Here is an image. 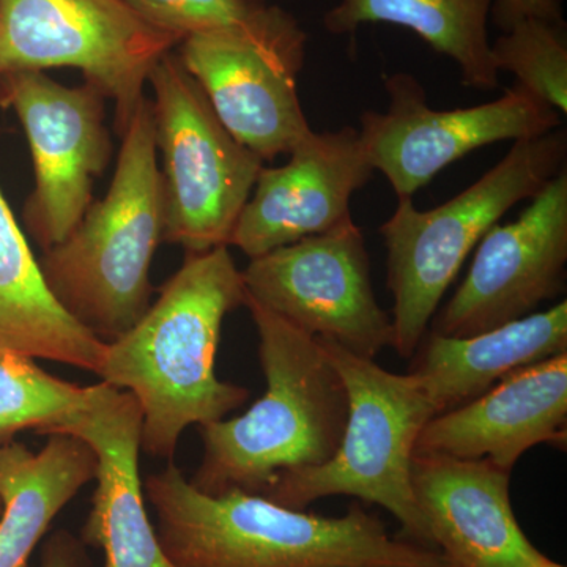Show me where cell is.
I'll use <instances>...</instances> for the list:
<instances>
[{
    "label": "cell",
    "mask_w": 567,
    "mask_h": 567,
    "mask_svg": "<svg viewBox=\"0 0 567 567\" xmlns=\"http://www.w3.org/2000/svg\"><path fill=\"white\" fill-rule=\"evenodd\" d=\"M417 350L410 374L442 415L480 398L518 369L567 352V303L563 300L547 311L468 338L431 331Z\"/></svg>",
    "instance_id": "cell-18"
},
{
    "label": "cell",
    "mask_w": 567,
    "mask_h": 567,
    "mask_svg": "<svg viewBox=\"0 0 567 567\" xmlns=\"http://www.w3.org/2000/svg\"><path fill=\"white\" fill-rule=\"evenodd\" d=\"M259 334L267 390L233 420L200 425L203 462L189 483L205 495L267 494L279 476L312 468L338 451L349 394L322 342L245 295Z\"/></svg>",
    "instance_id": "cell-3"
},
{
    "label": "cell",
    "mask_w": 567,
    "mask_h": 567,
    "mask_svg": "<svg viewBox=\"0 0 567 567\" xmlns=\"http://www.w3.org/2000/svg\"><path fill=\"white\" fill-rule=\"evenodd\" d=\"M537 567H566V566L559 565V563L554 561V559L546 557L543 559V561H540V565Z\"/></svg>",
    "instance_id": "cell-27"
},
{
    "label": "cell",
    "mask_w": 567,
    "mask_h": 567,
    "mask_svg": "<svg viewBox=\"0 0 567 567\" xmlns=\"http://www.w3.org/2000/svg\"><path fill=\"white\" fill-rule=\"evenodd\" d=\"M7 93L0 80V110ZM106 342L59 305L0 189V352L58 361L99 374Z\"/></svg>",
    "instance_id": "cell-19"
},
{
    "label": "cell",
    "mask_w": 567,
    "mask_h": 567,
    "mask_svg": "<svg viewBox=\"0 0 567 567\" xmlns=\"http://www.w3.org/2000/svg\"><path fill=\"white\" fill-rule=\"evenodd\" d=\"M306 43L292 13L260 3L244 20L186 37L177 55L235 140L274 162L312 132L298 96Z\"/></svg>",
    "instance_id": "cell-8"
},
{
    "label": "cell",
    "mask_w": 567,
    "mask_h": 567,
    "mask_svg": "<svg viewBox=\"0 0 567 567\" xmlns=\"http://www.w3.org/2000/svg\"><path fill=\"white\" fill-rule=\"evenodd\" d=\"M65 434L95 453L96 488L82 527L85 546L102 548L104 567H177L164 555L142 495V410L130 391L92 385L87 402L43 435Z\"/></svg>",
    "instance_id": "cell-15"
},
{
    "label": "cell",
    "mask_w": 567,
    "mask_h": 567,
    "mask_svg": "<svg viewBox=\"0 0 567 567\" xmlns=\"http://www.w3.org/2000/svg\"><path fill=\"white\" fill-rule=\"evenodd\" d=\"M246 297L298 330L374 360L393 347V320L377 301L363 230L352 218L249 259Z\"/></svg>",
    "instance_id": "cell-10"
},
{
    "label": "cell",
    "mask_w": 567,
    "mask_h": 567,
    "mask_svg": "<svg viewBox=\"0 0 567 567\" xmlns=\"http://www.w3.org/2000/svg\"><path fill=\"white\" fill-rule=\"evenodd\" d=\"M511 472L492 462L415 454L412 487L445 567H537L540 554L518 525Z\"/></svg>",
    "instance_id": "cell-16"
},
{
    "label": "cell",
    "mask_w": 567,
    "mask_h": 567,
    "mask_svg": "<svg viewBox=\"0 0 567 567\" xmlns=\"http://www.w3.org/2000/svg\"><path fill=\"white\" fill-rule=\"evenodd\" d=\"M92 386H78L48 374L28 354L0 352V443L33 429L37 434L87 402Z\"/></svg>",
    "instance_id": "cell-22"
},
{
    "label": "cell",
    "mask_w": 567,
    "mask_h": 567,
    "mask_svg": "<svg viewBox=\"0 0 567 567\" xmlns=\"http://www.w3.org/2000/svg\"><path fill=\"white\" fill-rule=\"evenodd\" d=\"M566 155V132L557 128L514 142L480 181L432 210H417L412 197H399L380 226L399 357H415L468 254L514 205L535 197L565 167Z\"/></svg>",
    "instance_id": "cell-5"
},
{
    "label": "cell",
    "mask_w": 567,
    "mask_h": 567,
    "mask_svg": "<svg viewBox=\"0 0 567 567\" xmlns=\"http://www.w3.org/2000/svg\"><path fill=\"white\" fill-rule=\"evenodd\" d=\"M385 89L386 112L365 111L358 134L372 169L385 175L398 197H412L484 145L532 140L561 125L558 111L518 84L495 102L447 111L429 106L413 74L386 76Z\"/></svg>",
    "instance_id": "cell-11"
},
{
    "label": "cell",
    "mask_w": 567,
    "mask_h": 567,
    "mask_svg": "<svg viewBox=\"0 0 567 567\" xmlns=\"http://www.w3.org/2000/svg\"><path fill=\"white\" fill-rule=\"evenodd\" d=\"M39 567H92V561L81 537L58 529L43 544Z\"/></svg>",
    "instance_id": "cell-26"
},
{
    "label": "cell",
    "mask_w": 567,
    "mask_h": 567,
    "mask_svg": "<svg viewBox=\"0 0 567 567\" xmlns=\"http://www.w3.org/2000/svg\"><path fill=\"white\" fill-rule=\"evenodd\" d=\"M566 264L565 166L516 221L495 224L481 238L464 282L432 317V333L468 338L533 315L565 290Z\"/></svg>",
    "instance_id": "cell-13"
},
{
    "label": "cell",
    "mask_w": 567,
    "mask_h": 567,
    "mask_svg": "<svg viewBox=\"0 0 567 567\" xmlns=\"http://www.w3.org/2000/svg\"><path fill=\"white\" fill-rule=\"evenodd\" d=\"M320 342L349 394L341 445L324 464L279 476L264 498L305 511L327 496H354L386 509L406 540L435 548L412 487L417 436L436 416L431 399L410 372L393 374L371 358Z\"/></svg>",
    "instance_id": "cell-6"
},
{
    "label": "cell",
    "mask_w": 567,
    "mask_h": 567,
    "mask_svg": "<svg viewBox=\"0 0 567 567\" xmlns=\"http://www.w3.org/2000/svg\"><path fill=\"white\" fill-rule=\"evenodd\" d=\"M245 295L229 246L186 254L145 315L104 346L96 375L140 402L148 456L173 461L186 427L224 420L248 401L246 388L215 374L224 317Z\"/></svg>",
    "instance_id": "cell-1"
},
{
    "label": "cell",
    "mask_w": 567,
    "mask_h": 567,
    "mask_svg": "<svg viewBox=\"0 0 567 567\" xmlns=\"http://www.w3.org/2000/svg\"><path fill=\"white\" fill-rule=\"evenodd\" d=\"M43 450L0 443V567H29L55 516L96 476L95 453L65 434L48 435Z\"/></svg>",
    "instance_id": "cell-20"
},
{
    "label": "cell",
    "mask_w": 567,
    "mask_h": 567,
    "mask_svg": "<svg viewBox=\"0 0 567 567\" xmlns=\"http://www.w3.org/2000/svg\"><path fill=\"white\" fill-rule=\"evenodd\" d=\"M494 0H338L323 14L331 35H353L364 24L402 25L461 71L462 84L477 91L498 87L487 22Z\"/></svg>",
    "instance_id": "cell-21"
},
{
    "label": "cell",
    "mask_w": 567,
    "mask_h": 567,
    "mask_svg": "<svg viewBox=\"0 0 567 567\" xmlns=\"http://www.w3.org/2000/svg\"><path fill=\"white\" fill-rule=\"evenodd\" d=\"M163 194L151 100L122 134L106 196L93 200L41 274L59 305L104 342L126 333L152 305L151 267L163 241Z\"/></svg>",
    "instance_id": "cell-4"
},
{
    "label": "cell",
    "mask_w": 567,
    "mask_h": 567,
    "mask_svg": "<svg viewBox=\"0 0 567 567\" xmlns=\"http://www.w3.org/2000/svg\"><path fill=\"white\" fill-rule=\"evenodd\" d=\"M491 13L503 31L529 18L563 22L561 0H494Z\"/></svg>",
    "instance_id": "cell-25"
},
{
    "label": "cell",
    "mask_w": 567,
    "mask_h": 567,
    "mask_svg": "<svg viewBox=\"0 0 567 567\" xmlns=\"http://www.w3.org/2000/svg\"><path fill=\"white\" fill-rule=\"evenodd\" d=\"M145 21L182 41L244 20L262 0H125Z\"/></svg>",
    "instance_id": "cell-24"
},
{
    "label": "cell",
    "mask_w": 567,
    "mask_h": 567,
    "mask_svg": "<svg viewBox=\"0 0 567 567\" xmlns=\"http://www.w3.org/2000/svg\"><path fill=\"white\" fill-rule=\"evenodd\" d=\"M496 70L509 71L555 111L567 112V40L565 22L529 18L492 43Z\"/></svg>",
    "instance_id": "cell-23"
},
{
    "label": "cell",
    "mask_w": 567,
    "mask_h": 567,
    "mask_svg": "<svg viewBox=\"0 0 567 567\" xmlns=\"http://www.w3.org/2000/svg\"><path fill=\"white\" fill-rule=\"evenodd\" d=\"M145 495L177 567H445L436 548L391 536L358 505L324 517L244 492L205 495L173 462L147 477Z\"/></svg>",
    "instance_id": "cell-2"
},
{
    "label": "cell",
    "mask_w": 567,
    "mask_h": 567,
    "mask_svg": "<svg viewBox=\"0 0 567 567\" xmlns=\"http://www.w3.org/2000/svg\"><path fill=\"white\" fill-rule=\"evenodd\" d=\"M2 509H3L2 498H0V516H2Z\"/></svg>",
    "instance_id": "cell-28"
},
{
    "label": "cell",
    "mask_w": 567,
    "mask_h": 567,
    "mask_svg": "<svg viewBox=\"0 0 567 567\" xmlns=\"http://www.w3.org/2000/svg\"><path fill=\"white\" fill-rule=\"evenodd\" d=\"M567 352L518 369L424 425L415 454L484 461L513 472L537 445L566 446Z\"/></svg>",
    "instance_id": "cell-17"
},
{
    "label": "cell",
    "mask_w": 567,
    "mask_h": 567,
    "mask_svg": "<svg viewBox=\"0 0 567 567\" xmlns=\"http://www.w3.org/2000/svg\"><path fill=\"white\" fill-rule=\"evenodd\" d=\"M31 147L35 186L22 212L43 251L62 244L93 203V185L111 162L103 95L95 85H63L44 71L0 76Z\"/></svg>",
    "instance_id": "cell-12"
},
{
    "label": "cell",
    "mask_w": 567,
    "mask_h": 567,
    "mask_svg": "<svg viewBox=\"0 0 567 567\" xmlns=\"http://www.w3.org/2000/svg\"><path fill=\"white\" fill-rule=\"evenodd\" d=\"M148 85L162 156L163 241L186 254L229 246L262 159L223 125L177 52L156 63Z\"/></svg>",
    "instance_id": "cell-7"
},
{
    "label": "cell",
    "mask_w": 567,
    "mask_h": 567,
    "mask_svg": "<svg viewBox=\"0 0 567 567\" xmlns=\"http://www.w3.org/2000/svg\"><path fill=\"white\" fill-rule=\"evenodd\" d=\"M181 43L125 0H0V76L80 70L114 102L121 136L145 100L156 63Z\"/></svg>",
    "instance_id": "cell-9"
},
{
    "label": "cell",
    "mask_w": 567,
    "mask_h": 567,
    "mask_svg": "<svg viewBox=\"0 0 567 567\" xmlns=\"http://www.w3.org/2000/svg\"><path fill=\"white\" fill-rule=\"evenodd\" d=\"M289 155L281 167H262L235 223L229 246L249 259L352 218L350 200L374 173L353 126L311 132Z\"/></svg>",
    "instance_id": "cell-14"
}]
</instances>
